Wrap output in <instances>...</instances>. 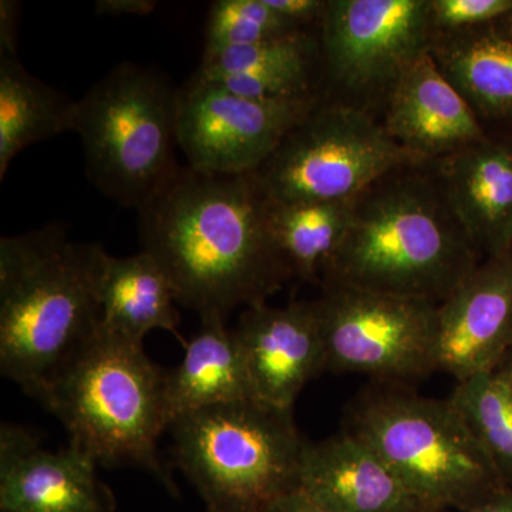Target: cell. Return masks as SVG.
<instances>
[{"label":"cell","instance_id":"1","mask_svg":"<svg viewBox=\"0 0 512 512\" xmlns=\"http://www.w3.org/2000/svg\"><path fill=\"white\" fill-rule=\"evenodd\" d=\"M138 224L143 251L164 269L178 303L200 318L262 305L293 276L254 174L181 167L138 210Z\"/></svg>","mask_w":512,"mask_h":512},{"label":"cell","instance_id":"2","mask_svg":"<svg viewBox=\"0 0 512 512\" xmlns=\"http://www.w3.org/2000/svg\"><path fill=\"white\" fill-rule=\"evenodd\" d=\"M480 262L431 165H406L353 202L322 286L440 303Z\"/></svg>","mask_w":512,"mask_h":512},{"label":"cell","instance_id":"3","mask_svg":"<svg viewBox=\"0 0 512 512\" xmlns=\"http://www.w3.org/2000/svg\"><path fill=\"white\" fill-rule=\"evenodd\" d=\"M107 258L60 222L0 238V373L29 396L99 328Z\"/></svg>","mask_w":512,"mask_h":512},{"label":"cell","instance_id":"4","mask_svg":"<svg viewBox=\"0 0 512 512\" xmlns=\"http://www.w3.org/2000/svg\"><path fill=\"white\" fill-rule=\"evenodd\" d=\"M167 373L151 362L143 343L99 325L36 399L62 421L70 444L97 464L141 468L175 494L157 447L171 424Z\"/></svg>","mask_w":512,"mask_h":512},{"label":"cell","instance_id":"5","mask_svg":"<svg viewBox=\"0 0 512 512\" xmlns=\"http://www.w3.org/2000/svg\"><path fill=\"white\" fill-rule=\"evenodd\" d=\"M345 430L392 468L419 512H464L504 487L448 399H427L396 384L375 387L352 404Z\"/></svg>","mask_w":512,"mask_h":512},{"label":"cell","instance_id":"6","mask_svg":"<svg viewBox=\"0 0 512 512\" xmlns=\"http://www.w3.org/2000/svg\"><path fill=\"white\" fill-rule=\"evenodd\" d=\"M168 430L178 467L208 512H261L299 488L308 441L292 410L239 400L180 414Z\"/></svg>","mask_w":512,"mask_h":512},{"label":"cell","instance_id":"7","mask_svg":"<svg viewBox=\"0 0 512 512\" xmlns=\"http://www.w3.org/2000/svg\"><path fill=\"white\" fill-rule=\"evenodd\" d=\"M177 96L164 74L121 63L74 101L87 177L110 200L138 211L180 170Z\"/></svg>","mask_w":512,"mask_h":512},{"label":"cell","instance_id":"8","mask_svg":"<svg viewBox=\"0 0 512 512\" xmlns=\"http://www.w3.org/2000/svg\"><path fill=\"white\" fill-rule=\"evenodd\" d=\"M419 164L370 111L323 94L252 174L272 204L346 202L384 175Z\"/></svg>","mask_w":512,"mask_h":512},{"label":"cell","instance_id":"9","mask_svg":"<svg viewBox=\"0 0 512 512\" xmlns=\"http://www.w3.org/2000/svg\"><path fill=\"white\" fill-rule=\"evenodd\" d=\"M326 370L386 384L437 370V308L427 299L323 286L315 301Z\"/></svg>","mask_w":512,"mask_h":512},{"label":"cell","instance_id":"10","mask_svg":"<svg viewBox=\"0 0 512 512\" xmlns=\"http://www.w3.org/2000/svg\"><path fill=\"white\" fill-rule=\"evenodd\" d=\"M319 36L325 80L338 93L330 99L372 113L430 52L429 0H328Z\"/></svg>","mask_w":512,"mask_h":512},{"label":"cell","instance_id":"11","mask_svg":"<svg viewBox=\"0 0 512 512\" xmlns=\"http://www.w3.org/2000/svg\"><path fill=\"white\" fill-rule=\"evenodd\" d=\"M323 94L289 100H255L192 74L178 89V147L188 167L205 174H252L272 156Z\"/></svg>","mask_w":512,"mask_h":512},{"label":"cell","instance_id":"12","mask_svg":"<svg viewBox=\"0 0 512 512\" xmlns=\"http://www.w3.org/2000/svg\"><path fill=\"white\" fill-rule=\"evenodd\" d=\"M512 350V252L483 259L437 308V370L458 382Z\"/></svg>","mask_w":512,"mask_h":512},{"label":"cell","instance_id":"13","mask_svg":"<svg viewBox=\"0 0 512 512\" xmlns=\"http://www.w3.org/2000/svg\"><path fill=\"white\" fill-rule=\"evenodd\" d=\"M99 464L69 444L45 450L25 427L0 429L2 512H113V494L97 477Z\"/></svg>","mask_w":512,"mask_h":512},{"label":"cell","instance_id":"14","mask_svg":"<svg viewBox=\"0 0 512 512\" xmlns=\"http://www.w3.org/2000/svg\"><path fill=\"white\" fill-rule=\"evenodd\" d=\"M235 333L247 366L252 396L292 410L306 384L326 370L315 301L268 303L245 309Z\"/></svg>","mask_w":512,"mask_h":512},{"label":"cell","instance_id":"15","mask_svg":"<svg viewBox=\"0 0 512 512\" xmlns=\"http://www.w3.org/2000/svg\"><path fill=\"white\" fill-rule=\"evenodd\" d=\"M382 106L384 130L424 164L488 137L484 124L430 53L402 74Z\"/></svg>","mask_w":512,"mask_h":512},{"label":"cell","instance_id":"16","mask_svg":"<svg viewBox=\"0 0 512 512\" xmlns=\"http://www.w3.org/2000/svg\"><path fill=\"white\" fill-rule=\"evenodd\" d=\"M481 258L512 252V143L484 138L430 163Z\"/></svg>","mask_w":512,"mask_h":512},{"label":"cell","instance_id":"17","mask_svg":"<svg viewBox=\"0 0 512 512\" xmlns=\"http://www.w3.org/2000/svg\"><path fill=\"white\" fill-rule=\"evenodd\" d=\"M198 79L255 100H289L325 93L320 36L295 35L204 52Z\"/></svg>","mask_w":512,"mask_h":512},{"label":"cell","instance_id":"18","mask_svg":"<svg viewBox=\"0 0 512 512\" xmlns=\"http://www.w3.org/2000/svg\"><path fill=\"white\" fill-rule=\"evenodd\" d=\"M299 488L333 512H419L392 468L346 430L306 443Z\"/></svg>","mask_w":512,"mask_h":512},{"label":"cell","instance_id":"19","mask_svg":"<svg viewBox=\"0 0 512 512\" xmlns=\"http://www.w3.org/2000/svg\"><path fill=\"white\" fill-rule=\"evenodd\" d=\"M429 53L481 123L512 124V40L500 20L436 33Z\"/></svg>","mask_w":512,"mask_h":512},{"label":"cell","instance_id":"20","mask_svg":"<svg viewBox=\"0 0 512 512\" xmlns=\"http://www.w3.org/2000/svg\"><path fill=\"white\" fill-rule=\"evenodd\" d=\"M177 293L164 269L148 252L107 258L100 284V326L131 342L161 329L181 338Z\"/></svg>","mask_w":512,"mask_h":512},{"label":"cell","instance_id":"21","mask_svg":"<svg viewBox=\"0 0 512 512\" xmlns=\"http://www.w3.org/2000/svg\"><path fill=\"white\" fill-rule=\"evenodd\" d=\"M184 348L180 365L167 373L171 423L180 414L204 407L254 399L244 356L224 318H201L200 332Z\"/></svg>","mask_w":512,"mask_h":512},{"label":"cell","instance_id":"22","mask_svg":"<svg viewBox=\"0 0 512 512\" xmlns=\"http://www.w3.org/2000/svg\"><path fill=\"white\" fill-rule=\"evenodd\" d=\"M74 101L0 55V180L25 148L72 131Z\"/></svg>","mask_w":512,"mask_h":512},{"label":"cell","instance_id":"23","mask_svg":"<svg viewBox=\"0 0 512 512\" xmlns=\"http://www.w3.org/2000/svg\"><path fill=\"white\" fill-rule=\"evenodd\" d=\"M353 202L272 204L269 201L272 235L293 276L303 282L322 284L323 272L349 227Z\"/></svg>","mask_w":512,"mask_h":512},{"label":"cell","instance_id":"24","mask_svg":"<svg viewBox=\"0 0 512 512\" xmlns=\"http://www.w3.org/2000/svg\"><path fill=\"white\" fill-rule=\"evenodd\" d=\"M504 487L512 488V350L501 362L458 382L451 394Z\"/></svg>","mask_w":512,"mask_h":512},{"label":"cell","instance_id":"25","mask_svg":"<svg viewBox=\"0 0 512 512\" xmlns=\"http://www.w3.org/2000/svg\"><path fill=\"white\" fill-rule=\"evenodd\" d=\"M301 26L278 15L265 0H217L205 26L204 52L255 45L295 35Z\"/></svg>","mask_w":512,"mask_h":512},{"label":"cell","instance_id":"26","mask_svg":"<svg viewBox=\"0 0 512 512\" xmlns=\"http://www.w3.org/2000/svg\"><path fill=\"white\" fill-rule=\"evenodd\" d=\"M511 9L512 0H429L434 35L497 22Z\"/></svg>","mask_w":512,"mask_h":512},{"label":"cell","instance_id":"27","mask_svg":"<svg viewBox=\"0 0 512 512\" xmlns=\"http://www.w3.org/2000/svg\"><path fill=\"white\" fill-rule=\"evenodd\" d=\"M265 3L278 15L303 29L313 23H319L320 26L328 8V0H265Z\"/></svg>","mask_w":512,"mask_h":512},{"label":"cell","instance_id":"28","mask_svg":"<svg viewBox=\"0 0 512 512\" xmlns=\"http://www.w3.org/2000/svg\"><path fill=\"white\" fill-rule=\"evenodd\" d=\"M19 10L15 0L0 2V55L18 57Z\"/></svg>","mask_w":512,"mask_h":512},{"label":"cell","instance_id":"29","mask_svg":"<svg viewBox=\"0 0 512 512\" xmlns=\"http://www.w3.org/2000/svg\"><path fill=\"white\" fill-rule=\"evenodd\" d=\"M261 512H333L325 505L320 504L311 495L306 494L302 488L289 491L266 505Z\"/></svg>","mask_w":512,"mask_h":512},{"label":"cell","instance_id":"30","mask_svg":"<svg viewBox=\"0 0 512 512\" xmlns=\"http://www.w3.org/2000/svg\"><path fill=\"white\" fill-rule=\"evenodd\" d=\"M154 0H97L96 15L99 16H146L157 8Z\"/></svg>","mask_w":512,"mask_h":512},{"label":"cell","instance_id":"31","mask_svg":"<svg viewBox=\"0 0 512 512\" xmlns=\"http://www.w3.org/2000/svg\"><path fill=\"white\" fill-rule=\"evenodd\" d=\"M464 512H512V488H498Z\"/></svg>","mask_w":512,"mask_h":512},{"label":"cell","instance_id":"32","mask_svg":"<svg viewBox=\"0 0 512 512\" xmlns=\"http://www.w3.org/2000/svg\"><path fill=\"white\" fill-rule=\"evenodd\" d=\"M500 22L501 25H503L505 32H507V35L510 36L512 40V9L504 16L503 19H500Z\"/></svg>","mask_w":512,"mask_h":512}]
</instances>
